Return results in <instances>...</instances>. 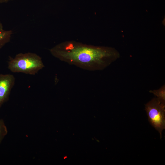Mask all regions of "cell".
Returning <instances> with one entry per match:
<instances>
[{"label": "cell", "instance_id": "1", "mask_svg": "<svg viewBox=\"0 0 165 165\" xmlns=\"http://www.w3.org/2000/svg\"><path fill=\"white\" fill-rule=\"evenodd\" d=\"M50 51L52 56L61 61L90 71L102 70L120 56L114 48L87 44L74 40L60 43Z\"/></svg>", "mask_w": 165, "mask_h": 165}, {"label": "cell", "instance_id": "2", "mask_svg": "<svg viewBox=\"0 0 165 165\" xmlns=\"http://www.w3.org/2000/svg\"><path fill=\"white\" fill-rule=\"evenodd\" d=\"M8 66L12 72L33 75L37 73L44 66L41 57L30 52L20 53L14 58H10Z\"/></svg>", "mask_w": 165, "mask_h": 165}, {"label": "cell", "instance_id": "3", "mask_svg": "<svg viewBox=\"0 0 165 165\" xmlns=\"http://www.w3.org/2000/svg\"><path fill=\"white\" fill-rule=\"evenodd\" d=\"M165 105L156 97L147 103L145 109L148 121L155 129L160 133L162 138V131L165 128Z\"/></svg>", "mask_w": 165, "mask_h": 165}, {"label": "cell", "instance_id": "4", "mask_svg": "<svg viewBox=\"0 0 165 165\" xmlns=\"http://www.w3.org/2000/svg\"><path fill=\"white\" fill-rule=\"evenodd\" d=\"M15 82V78L13 75L0 74V108L8 100Z\"/></svg>", "mask_w": 165, "mask_h": 165}, {"label": "cell", "instance_id": "5", "mask_svg": "<svg viewBox=\"0 0 165 165\" xmlns=\"http://www.w3.org/2000/svg\"><path fill=\"white\" fill-rule=\"evenodd\" d=\"M12 34L11 30H0V49L9 42Z\"/></svg>", "mask_w": 165, "mask_h": 165}, {"label": "cell", "instance_id": "6", "mask_svg": "<svg viewBox=\"0 0 165 165\" xmlns=\"http://www.w3.org/2000/svg\"><path fill=\"white\" fill-rule=\"evenodd\" d=\"M150 93L153 94L163 104L165 105V85L162 86L159 89L157 90H150Z\"/></svg>", "mask_w": 165, "mask_h": 165}, {"label": "cell", "instance_id": "7", "mask_svg": "<svg viewBox=\"0 0 165 165\" xmlns=\"http://www.w3.org/2000/svg\"><path fill=\"white\" fill-rule=\"evenodd\" d=\"M8 133L7 128L4 120L0 119V143Z\"/></svg>", "mask_w": 165, "mask_h": 165}, {"label": "cell", "instance_id": "8", "mask_svg": "<svg viewBox=\"0 0 165 165\" xmlns=\"http://www.w3.org/2000/svg\"><path fill=\"white\" fill-rule=\"evenodd\" d=\"M11 0H0V3H6Z\"/></svg>", "mask_w": 165, "mask_h": 165}, {"label": "cell", "instance_id": "9", "mask_svg": "<svg viewBox=\"0 0 165 165\" xmlns=\"http://www.w3.org/2000/svg\"><path fill=\"white\" fill-rule=\"evenodd\" d=\"M3 29V27L2 24L0 20V30Z\"/></svg>", "mask_w": 165, "mask_h": 165}]
</instances>
